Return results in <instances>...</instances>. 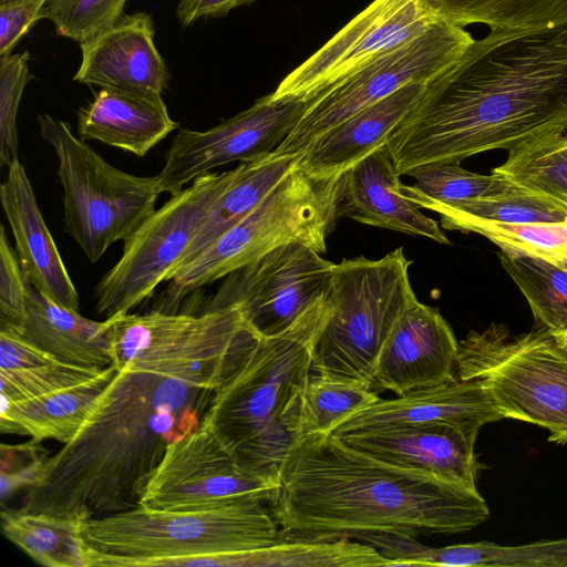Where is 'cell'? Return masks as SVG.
Masks as SVG:
<instances>
[{"label": "cell", "instance_id": "35", "mask_svg": "<svg viewBox=\"0 0 567 567\" xmlns=\"http://www.w3.org/2000/svg\"><path fill=\"white\" fill-rule=\"evenodd\" d=\"M509 182V181H508ZM425 209L441 216L445 229L460 220L484 219L502 223H559L567 210L555 203L509 182L502 192L450 205H430Z\"/></svg>", "mask_w": 567, "mask_h": 567}, {"label": "cell", "instance_id": "23", "mask_svg": "<svg viewBox=\"0 0 567 567\" xmlns=\"http://www.w3.org/2000/svg\"><path fill=\"white\" fill-rule=\"evenodd\" d=\"M425 86L408 84L320 134L301 152L299 168L317 177L343 174L386 142Z\"/></svg>", "mask_w": 567, "mask_h": 567}, {"label": "cell", "instance_id": "4", "mask_svg": "<svg viewBox=\"0 0 567 567\" xmlns=\"http://www.w3.org/2000/svg\"><path fill=\"white\" fill-rule=\"evenodd\" d=\"M328 312L326 299L286 332L256 336L215 389L202 426L216 432L248 466L278 475L295 439L299 400Z\"/></svg>", "mask_w": 567, "mask_h": 567}, {"label": "cell", "instance_id": "8", "mask_svg": "<svg viewBox=\"0 0 567 567\" xmlns=\"http://www.w3.org/2000/svg\"><path fill=\"white\" fill-rule=\"evenodd\" d=\"M457 378L477 380L503 419L540 426L567 443V348L537 326L511 334L502 323L458 342Z\"/></svg>", "mask_w": 567, "mask_h": 567}, {"label": "cell", "instance_id": "10", "mask_svg": "<svg viewBox=\"0 0 567 567\" xmlns=\"http://www.w3.org/2000/svg\"><path fill=\"white\" fill-rule=\"evenodd\" d=\"M107 320L117 371L132 364L214 389L256 337L236 305L199 313L152 310Z\"/></svg>", "mask_w": 567, "mask_h": 567}, {"label": "cell", "instance_id": "16", "mask_svg": "<svg viewBox=\"0 0 567 567\" xmlns=\"http://www.w3.org/2000/svg\"><path fill=\"white\" fill-rule=\"evenodd\" d=\"M306 110L303 100H275L270 93L206 131L179 128L156 175L161 193L174 195L217 166L271 155L289 137Z\"/></svg>", "mask_w": 567, "mask_h": 567}, {"label": "cell", "instance_id": "18", "mask_svg": "<svg viewBox=\"0 0 567 567\" xmlns=\"http://www.w3.org/2000/svg\"><path fill=\"white\" fill-rule=\"evenodd\" d=\"M478 433L450 423L388 426L342 436L346 443L384 462L477 489L474 452Z\"/></svg>", "mask_w": 567, "mask_h": 567}, {"label": "cell", "instance_id": "9", "mask_svg": "<svg viewBox=\"0 0 567 567\" xmlns=\"http://www.w3.org/2000/svg\"><path fill=\"white\" fill-rule=\"evenodd\" d=\"M38 123L58 158L64 230L95 262L155 212L161 194L157 177L135 176L112 166L63 121L39 114Z\"/></svg>", "mask_w": 567, "mask_h": 567}, {"label": "cell", "instance_id": "48", "mask_svg": "<svg viewBox=\"0 0 567 567\" xmlns=\"http://www.w3.org/2000/svg\"><path fill=\"white\" fill-rule=\"evenodd\" d=\"M565 261L567 262V259Z\"/></svg>", "mask_w": 567, "mask_h": 567}, {"label": "cell", "instance_id": "32", "mask_svg": "<svg viewBox=\"0 0 567 567\" xmlns=\"http://www.w3.org/2000/svg\"><path fill=\"white\" fill-rule=\"evenodd\" d=\"M498 258L526 298L536 326L554 334L567 332V262L502 250Z\"/></svg>", "mask_w": 567, "mask_h": 567}, {"label": "cell", "instance_id": "6", "mask_svg": "<svg viewBox=\"0 0 567 567\" xmlns=\"http://www.w3.org/2000/svg\"><path fill=\"white\" fill-rule=\"evenodd\" d=\"M341 175L317 177L297 164L249 215L172 274L159 307L153 310L176 313L190 292L285 244L298 241L326 252L338 218Z\"/></svg>", "mask_w": 567, "mask_h": 567}, {"label": "cell", "instance_id": "31", "mask_svg": "<svg viewBox=\"0 0 567 567\" xmlns=\"http://www.w3.org/2000/svg\"><path fill=\"white\" fill-rule=\"evenodd\" d=\"M492 172L567 210V128L536 137L507 152Z\"/></svg>", "mask_w": 567, "mask_h": 567}, {"label": "cell", "instance_id": "34", "mask_svg": "<svg viewBox=\"0 0 567 567\" xmlns=\"http://www.w3.org/2000/svg\"><path fill=\"white\" fill-rule=\"evenodd\" d=\"M379 399L375 389L363 384L310 375L299 400L293 442L312 434L332 433L350 414Z\"/></svg>", "mask_w": 567, "mask_h": 567}, {"label": "cell", "instance_id": "33", "mask_svg": "<svg viewBox=\"0 0 567 567\" xmlns=\"http://www.w3.org/2000/svg\"><path fill=\"white\" fill-rule=\"evenodd\" d=\"M435 17L457 27L482 23L489 29L545 25L567 19V0H423Z\"/></svg>", "mask_w": 567, "mask_h": 567}, {"label": "cell", "instance_id": "39", "mask_svg": "<svg viewBox=\"0 0 567 567\" xmlns=\"http://www.w3.org/2000/svg\"><path fill=\"white\" fill-rule=\"evenodd\" d=\"M126 1L48 0L41 19L50 20L59 35L82 43L115 24Z\"/></svg>", "mask_w": 567, "mask_h": 567}, {"label": "cell", "instance_id": "2", "mask_svg": "<svg viewBox=\"0 0 567 567\" xmlns=\"http://www.w3.org/2000/svg\"><path fill=\"white\" fill-rule=\"evenodd\" d=\"M214 391L125 364L19 509L83 522L140 506L166 449L200 427Z\"/></svg>", "mask_w": 567, "mask_h": 567}, {"label": "cell", "instance_id": "15", "mask_svg": "<svg viewBox=\"0 0 567 567\" xmlns=\"http://www.w3.org/2000/svg\"><path fill=\"white\" fill-rule=\"evenodd\" d=\"M439 22L423 0H373L271 93L307 105L354 72Z\"/></svg>", "mask_w": 567, "mask_h": 567}, {"label": "cell", "instance_id": "41", "mask_svg": "<svg viewBox=\"0 0 567 567\" xmlns=\"http://www.w3.org/2000/svg\"><path fill=\"white\" fill-rule=\"evenodd\" d=\"M28 280L17 252L0 226V330L20 332L27 316Z\"/></svg>", "mask_w": 567, "mask_h": 567}, {"label": "cell", "instance_id": "27", "mask_svg": "<svg viewBox=\"0 0 567 567\" xmlns=\"http://www.w3.org/2000/svg\"><path fill=\"white\" fill-rule=\"evenodd\" d=\"M300 156L301 153H272L262 159L240 163L236 167L234 179L210 207L177 268L192 261L213 241L249 215L296 167Z\"/></svg>", "mask_w": 567, "mask_h": 567}, {"label": "cell", "instance_id": "7", "mask_svg": "<svg viewBox=\"0 0 567 567\" xmlns=\"http://www.w3.org/2000/svg\"><path fill=\"white\" fill-rule=\"evenodd\" d=\"M410 265L401 247L380 259L361 256L334 264L329 312L316 342L311 372L375 389L383 343L416 298Z\"/></svg>", "mask_w": 567, "mask_h": 567}, {"label": "cell", "instance_id": "14", "mask_svg": "<svg viewBox=\"0 0 567 567\" xmlns=\"http://www.w3.org/2000/svg\"><path fill=\"white\" fill-rule=\"evenodd\" d=\"M333 267L305 244H285L226 276L203 311L236 305L256 336L281 334L326 301Z\"/></svg>", "mask_w": 567, "mask_h": 567}, {"label": "cell", "instance_id": "43", "mask_svg": "<svg viewBox=\"0 0 567 567\" xmlns=\"http://www.w3.org/2000/svg\"><path fill=\"white\" fill-rule=\"evenodd\" d=\"M48 0H16L0 4V58L9 55L21 38L41 19Z\"/></svg>", "mask_w": 567, "mask_h": 567}, {"label": "cell", "instance_id": "11", "mask_svg": "<svg viewBox=\"0 0 567 567\" xmlns=\"http://www.w3.org/2000/svg\"><path fill=\"white\" fill-rule=\"evenodd\" d=\"M236 171L198 176L188 187L171 195L124 241L121 258L95 288L97 315L107 320L130 313L169 279Z\"/></svg>", "mask_w": 567, "mask_h": 567}, {"label": "cell", "instance_id": "28", "mask_svg": "<svg viewBox=\"0 0 567 567\" xmlns=\"http://www.w3.org/2000/svg\"><path fill=\"white\" fill-rule=\"evenodd\" d=\"M390 567V560L370 544L326 534L280 529L276 543L237 551L233 567Z\"/></svg>", "mask_w": 567, "mask_h": 567}, {"label": "cell", "instance_id": "30", "mask_svg": "<svg viewBox=\"0 0 567 567\" xmlns=\"http://www.w3.org/2000/svg\"><path fill=\"white\" fill-rule=\"evenodd\" d=\"M3 535L35 563L47 567H86L81 522L21 509L1 512Z\"/></svg>", "mask_w": 567, "mask_h": 567}, {"label": "cell", "instance_id": "46", "mask_svg": "<svg viewBox=\"0 0 567 567\" xmlns=\"http://www.w3.org/2000/svg\"><path fill=\"white\" fill-rule=\"evenodd\" d=\"M557 337V339L559 340V342L567 348V332L565 333H560V334H555Z\"/></svg>", "mask_w": 567, "mask_h": 567}, {"label": "cell", "instance_id": "25", "mask_svg": "<svg viewBox=\"0 0 567 567\" xmlns=\"http://www.w3.org/2000/svg\"><path fill=\"white\" fill-rule=\"evenodd\" d=\"M19 333L61 362L94 369L114 363L110 320L87 319L29 282L27 316Z\"/></svg>", "mask_w": 567, "mask_h": 567}, {"label": "cell", "instance_id": "45", "mask_svg": "<svg viewBox=\"0 0 567 567\" xmlns=\"http://www.w3.org/2000/svg\"><path fill=\"white\" fill-rule=\"evenodd\" d=\"M256 0H179L176 18L183 27H188L202 18L226 16L233 9L255 2Z\"/></svg>", "mask_w": 567, "mask_h": 567}, {"label": "cell", "instance_id": "26", "mask_svg": "<svg viewBox=\"0 0 567 567\" xmlns=\"http://www.w3.org/2000/svg\"><path fill=\"white\" fill-rule=\"evenodd\" d=\"M117 372L114 365H109L96 377L51 394L22 402H1V433L69 443Z\"/></svg>", "mask_w": 567, "mask_h": 567}, {"label": "cell", "instance_id": "3", "mask_svg": "<svg viewBox=\"0 0 567 567\" xmlns=\"http://www.w3.org/2000/svg\"><path fill=\"white\" fill-rule=\"evenodd\" d=\"M269 508L280 529L339 535L460 534L486 522L478 489L401 467L330 434L296 440Z\"/></svg>", "mask_w": 567, "mask_h": 567}, {"label": "cell", "instance_id": "24", "mask_svg": "<svg viewBox=\"0 0 567 567\" xmlns=\"http://www.w3.org/2000/svg\"><path fill=\"white\" fill-rule=\"evenodd\" d=\"M177 127L162 96L111 89H101L78 117L81 140L99 141L137 157L145 156Z\"/></svg>", "mask_w": 567, "mask_h": 567}, {"label": "cell", "instance_id": "40", "mask_svg": "<svg viewBox=\"0 0 567 567\" xmlns=\"http://www.w3.org/2000/svg\"><path fill=\"white\" fill-rule=\"evenodd\" d=\"M28 51L0 58V164L9 166L18 158L17 117L22 93L33 78Z\"/></svg>", "mask_w": 567, "mask_h": 567}, {"label": "cell", "instance_id": "19", "mask_svg": "<svg viewBox=\"0 0 567 567\" xmlns=\"http://www.w3.org/2000/svg\"><path fill=\"white\" fill-rule=\"evenodd\" d=\"M150 14H124L111 28L80 43L82 60L73 80L101 89L162 96L166 63L154 44Z\"/></svg>", "mask_w": 567, "mask_h": 567}, {"label": "cell", "instance_id": "22", "mask_svg": "<svg viewBox=\"0 0 567 567\" xmlns=\"http://www.w3.org/2000/svg\"><path fill=\"white\" fill-rule=\"evenodd\" d=\"M0 202L28 282L59 305L79 311V293L45 225L19 158L8 166L7 178L0 187Z\"/></svg>", "mask_w": 567, "mask_h": 567}, {"label": "cell", "instance_id": "37", "mask_svg": "<svg viewBox=\"0 0 567 567\" xmlns=\"http://www.w3.org/2000/svg\"><path fill=\"white\" fill-rule=\"evenodd\" d=\"M449 230L484 236L502 251L514 255L567 259V220L559 223H502L465 219L452 224Z\"/></svg>", "mask_w": 567, "mask_h": 567}, {"label": "cell", "instance_id": "5", "mask_svg": "<svg viewBox=\"0 0 567 567\" xmlns=\"http://www.w3.org/2000/svg\"><path fill=\"white\" fill-rule=\"evenodd\" d=\"M279 534L256 498L198 511L137 506L81 522L86 567H177L189 557L266 547Z\"/></svg>", "mask_w": 567, "mask_h": 567}, {"label": "cell", "instance_id": "36", "mask_svg": "<svg viewBox=\"0 0 567 567\" xmlns=\"http://www.w3.org/2000/svg\"><path fill=\"white\" fill-rule=\"evenodd\" d=\"M415 179L412 186L401 185V193L420 208L450 205L505 189L509 182L493 173L470 172L458 162H432L410 168L404 174Z\"/></svg>", "mask_w": 567, "mask_h": 567}, {"label": "cell", "instance_id": "13", "mask_svg": "<svg viewBox=\"0 0 567 567\" xmlns=\"http://www.w3.org/2000/svg\"><path fill=\"white\" fill-rule=\"evenodd\" d=\"M278 487L277 474L248 466L216 432L200 425L168 445L140 506L198 511L250 498L269 504Z\"/></svg>", "mask_w": 567, "mask_h": 567}, {"label": "cell", "instance_id": "20", "mask_svg": "<svg viewBox=\"0 0 567 567\" xmlns=\"http://www.w3.org/2000/svg\"><path fill=\"white\" fill-rule=\"evenodd\" d=\"M502 419L477 380L457 379L395 399H379L350 414L332 433L342 437L388 426L426 423H450L478 433L483 425Z\"/></svg>", "mask_w": 567, "mask_h": 567}, {"label": "cell", "instance_id": "1", "mask_svg": "<svg viewBox=\"0 0 567 567\" xmlns=\"http://www.w3.org/2000/svg\"><path fill=\"white\" fill-rule=\"evenodd\" d=\"M567 128V19L491 29L426 84L386 145L400 175Z\"/></svg>", "mask_w": 567, "mask_h": 567}, {"label": "cell", "instance_id": "17", "mask_svg": "<svg viewBox=\"0 0 567 567\" xmlns=\"http://www.w3.org/2000/svg\"><path fill=\"white\" fill-rule=\"evenodd\" d=\"M458 342L435 308L413 299L377 360L374 388L403 395L457 380Z\"/></svg>", "mask_w": 567, "mask_h": 567}, {"label": "cell", "instance_id": "38", "mask_svg": "<svg viewBox=\"0 0 567 567\" xmlns=\"http://www.w3.org/2000/svg\"><path fill=\"white\" fill-rule=\"evenodd\" d=\"M103 369L54 361L31 368L0 370L1 402L41 398L96 377Z\"/></svg>", "mask_w": 567, "mask_h": 567}, {"label": "cell", "instance_id": "21", "mask_svg": "<svg viewBox=\"0 0 567 567\" xmlns=\"http://www.w3.org/2000/svg\"><path fill=\"white\" fill-rule=\"evenodd\" d=\"M400 176L385 142L341 175L338 217L450 244L439 223L401 193Z\"/></svg>", "mask_w": 567, "mask_h": 567}, {"label": "cell", "instance_id": "42", "mask_svg": "<svg viewBox=\"0 0 567 567\" xmlns=\"http://www.w3.org/2000/svg\"><path fill=\"white\" fill-rule=\"evenodd\" d=\"M1 501L20 489L35 485L43 472L49 452L40 441L31 439L22 444H1L0 447Z\"/></svg>", "mask_w": 567, "mask_h": 567}, {"label": "cell", "instance_id": "44", "mask_svg": "<svg viewBox=\"0 0 567 567\" xmlns=\"http://www.w3.org/2000/svg\"><path fill=\"white\" fill-rule=\"evenodd\" d=\"M59 361L21 333L0 330V370H16Z\"/></svg>", "mask_w": 567, "mask_h": 567}, {"label": "cell", "instance_id": "47", "mask_svg": "<svg viewBox=\"0 0 567 567\" xmlns=\"http://www.w3.org/2000/svg\"><path fill=\"white\" fill-rule=\"evenodd\" d=\"M12 1H16V0H0V4L9 3V2H12Z\"/></svg>", "mask_w": 567, "mask_h": 567}, {"label": "cell", "instance_id": "29", "mask_svg": "<svg viewBox=\"0 0 567 567\" xmlns=\"http://www.w3.org/2000/svg\"><path fill=\"white\" fill-rule=\"evenodd\" d=\"M403 558L413 566L567 567V537L515 546L482 540L443 547L413 538L405 544Z\"/></svg>", "mask_w": 567, "mask_h": 567}, {"label": "cell", "instance_id": "12", "mask_svg": "<svg viewBox=\"0 0 567 567\" xmlns=\"http://www.w3.org/2000/svg\"><path fill=\"white\" fill-rule=\"evenodd\" d=\"M474 41L464 28L439 21L315 97L277 154H299L320 134L411 83H430Z\"/></svg>", "mask_w": 567, "mask_h": 567}]
</instances>
